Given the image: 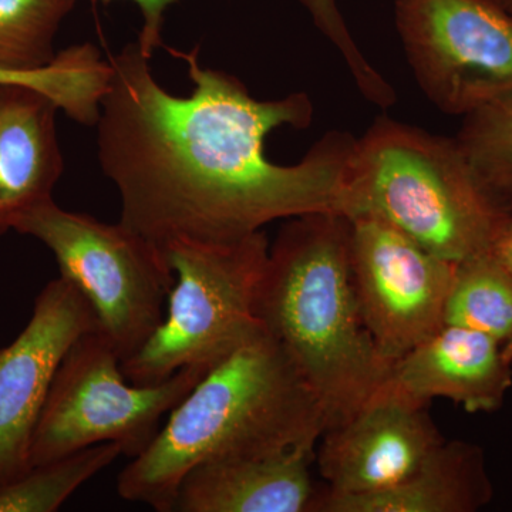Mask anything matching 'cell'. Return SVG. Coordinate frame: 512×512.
Returning <instances> with one entry per match:
<instances>
[{
  "label": "cell",
  "mask_w": 512,
  "mask_h": 512,
  "mask_svg": "<svg viewBox=\"0 0 512 512\" xmlns=\"http://www.w3.org/2000/svg\"><path fill=\"white\" fill-rule=\"evenodd\" d=\"M173 53L188 64L190 96L160 86L137 42L110 60L97 156L119 190L121 224L163 251L177 241H238L316 212L343 215L355 137L329 131L299 163H272L266 137L309 127L311 97L258 100L238 77L202 66L198 49Z\"/></svg>",
  "instance_id": "1"
},
{
  "label": "cell",
  "mask_w": 512,
  "mask_h": 512,
  "mask_svg": "<svg viewBox=\"0 0 512 512\" xmlns=\"http://www.w3.org/2000/svg\"><path fill=\"white\" fill-rule=\"evenodd\" d=\"M325 414L266 330L239 346L171 410L150 446L121 471V498L173 512L181 481L212 461L315 450Z\"/></svg>",
  "instance_id": "2"
},
{
  "label": "cell",
  "mask_w": 512,
  "mask_h": 512,
  "mask_svg": "<svg viewBox=\"0 0 512 512\" xmlns=\"http://www.w3.org/2000/svg\"><path fill=\"white\" fill-rule=\"evenodd\" d=\"M352 222L336 212L289 218L269 247L256 316L284 348L325 414L349 420L390 375L357 302Z\"/></svg>",
  "instance_id": "3"
},
{
  "label": "cell",
  "mask_w": 512,
  "mask_h": 512,
  "mask_svg": "<svg viewBox=\"0 0 512 512\" xmlns=\"http://www.w3.org/2000/svg\"><path fill=\"white\" fill-rule=\"evenodd\" d=\"M343 215L380 218L458 264L493 252L512 205L485 183L457 138L380 117L356 138Z\"/></svg>",
  "instance_id": "4"
},
{
  "label": "cell",
  "mask_w": 512,
  "mask_h": 512,
  "mask_svg": "<svg viewBox=\"0 0 512 512\" xmlns=\"http://www.w3.org/2000/svg\"><path fill=\"white\" fill-rule=\"evenodd\" d=\"M175 281L163 323L121 363L131 383L157 384L187 367L210 370L264 329L256 316L269 242L177 241L163 249Z\"/></svg>",
  "instance_id": "5"
},
{
  "label": "cell",
  "mask_w": 512,
  "mask_h": 512,
  "mask_svg": "<svg viewBox=\"0 0 512 512\" xmlns=\"http://www.w3.org/2000/svg\"><path fill=\"white\" fill-rule=\"evenodd\" d=\"M13 231L39 239L55 255L60 276L92 306L97 330L121 363L138 353L163 323L175 275L164 252L126 225L106 224L43 202Z\"/></svg>",
  "instance_id": "6"
},
{
  "label": "cell",
  "mask_w": 512,
  "mask_h": 512,
  "mask_svg": "<svg viewBox=\"0 0 512 512\" xmlns=\"http://www.w3.org/2000/svg\"><path fill=\"white\" fill-rule=\"evenodd\" d=\"M207 372L191 366L161 383H131L109 340L97 329L83 333L50 386L33 434L32 467L103 443L117 444L124 456H140L161 419Z\"/></svg>",
  "instance_id": "7"
},
{
  "label": "cell",
  "mask_w": 512,
  "mask_h": 512,
  "mask_svg": "<svg viewBox=\"0 0 512 512\" xmlns=\"http://www.w3.org/2000/svg\"><path fill=\"white\" fill-rule=\"evenodd\" d=\"M394 23L437 109L464 119L512 106V16L494 0H396Z\"/></svg>",
  "instance_id": "8"
},
{
  "label": "cell",
  "mask_w": 512,
  "mask_h": 512,
  "mask_svg": "<svg viewBox=\"0 0 512 512\" xmlns=\"http://www.w3.org/2000/svg\"><path fill=\"white\" fill-rule=\"evenodd\" d=\"M357 302L377 349L396 362L444 325L456 264L377 217L349 218Z\"/></svg>",
  "instance_id": "9"
},
{
  "label": "cell",
  "mask_w": 512,
  "mask_h": 512,
  "mask_svg": "<svg viewBox=\"0 0 512 512\" xmlns=\"http://www.w3.org/2000/svg\"><path fill=\"white\" fill-rule=\"evenodd\" d=\"M93 329L92 306L60 276L37 295L18 338L0 349V487L32 468L33 434L57 369L70 346Z\"/></svg>",
  "instance_id": "10"
},
{
  "label": "cell",
  "mask_w": 512,
  "mask_h": 512,
  "mask_svg": "<svg viewBox=\"0 0 512 512\" xmlns=\"http://www.w3.org/2000/svg\"><path fill=\"white\" fill-rule=\"evenodd\" d=\"M319 447L326 493L362 495L400 483L443 443L429 404L417 402L389 380L349 420L325 431Z\"/></svg>",
  "instance_id": "11"
},
{
  "label": "cell",
  "mask_w": 512,
  "mask_h": 512,
  "mask_svg": "<svg viewBox=\"0 0 512 512\" xmlns=\"http://www.w3.org/2000/svg\"><path fill=\"white\" fill-rule=\"evenodd\" d=\"M387 380L420 403L447 399L467 413H493L512 387V365L500 340L443 325L396 360Z\"/></svg>",
  "instance_id": "12"
},
{
  "label": "cell",
  "mask_w": 512,
  "mask_h": 512,
  "mask_svg": "<svg viewBox=\"0 0 512 512\" xmlns=\"http://www.w3.org/2000/svg\"><path fill=\"white\" fill-rule=\"evenodd\" d=\"M315 450L212 461L181 481L173 512H315Z\"/></svg>",
  "instance_id": "13"
},
{
  "label": "cell",
  "mask_w": 512,
  "mask_h": 512,
  "mask_svg": "<svg viewBox=\"0 0 512 512\" xmlns=\"http://www.w3.org/2000/svg\"><path fill=\"white\" fill-rule=\"evenodd\" d=\"M57 110L39 90L0 84V235L25 212L53 200L64 170Z\"/></svg>",
  "instance_id": "14"
},
{
  "label": "cell",
  "mask_w": 512,
  "mask_h": 512,
  "mask_svg": "<svg viewBox=\"0 0 512 512\" xmlns=\"http://www.w3.org/2000/svg\"><path fill=\"white\" fill-rule=\"evenodd\" d=\"M493 497L483 448L470 441L444 440L393 487L362 495L325 491L315 512H476Z\"/></svg>",
  "instance_id": "15"
},
{
  "label": "cell",
  "mask_w": 512,
  "mask_h": 512,
  "mask_svg": "<svg viewBox=\"0 0 512 512\" xmlns=\"http://www.w3.org/2000/svg\"><path fill=\"white\" fill-rule=\"evenodd\" d=\"M111 64L92 43L57 53L53 62L33 70H2L0 84H23L50 97L67 117L97 126L100 104L110 86Z\"/></svg>",
  "instance_id": "16"
},
{
  "label": "cell",
  "mask_w": 512,
  "mask_h": 512,
  "mask_svg": "<svg viewBox=\"0 0 512 512\" xmlns=\"http://www.w3.org/2000/svg\"><path fill=\"white\" fill-rule=\"evenodd\" d=\"M444 325L478 330L503 345L512 338V275L493 252L456 264Z\"/></svg>",
  "instance_id": "17"
},
{
  "label": "cell",
  "mask_w": 512,
  "mask_h": 512,
  "mask_svg": "<svg viewBox=\"0 0 512 512\" xmlns=\"http://www.w3.org/2000/svg\"><path fill=\"white\" fill-rule=\"evenodd\" d=\"M121 454L117 444L103 443L33 466L18 480L0 487V512H55Z\"/></svg>",
  "instance_id": "18"
},
{
  "label": "cell",
  "mask_w": 512,
  "mask_h": 512,
  "mask_svg": "<svg viewBox=\"0 0 512 512\" xmlns=\"http://www.w3.org/2000/svg\"><path fill=\"white\" fill-rule=\"evenodd\" d=\"M74 5L76 0H0V69L53 62L57 32Z\"/></svg>",
  "instance_id": "19"
},
{
  "label": "cell",
  "mask_w": 512,
  "mask_h": 512,
  "mask_svg": "<svg viewBox=\"0 0 512 512\" xmlns=\"http://www.w3.org/2000/svg\"><path fill=\"white\" fill-rule=\"evenodd\" d=\"M456 138L485 183L512 205V106L464 117Z\"/></svg>",
  "instance_id": "20"
},
{
  "label": "cell",
  "mask_w": 512,
  "mask_h": 512,
  "mask_svg": "<svg viewBox=\"0 0 512 512\" xmlns=\"http://www.w3.org/2000/svg\"><path fill=\"white\" fill-rule=\"evenodd\" d=\"M311 16L316 28L338 49L359 92L367 101L389 109L397 100L392 84L363 55L348 28L336 0H296Z\"/></svg>",
  "instance_id": "21"
},
{
  "label": "cell",
  "mask_w": 512,
  "mask_h": 512,
  "mask_svg": "<svg viewBox=\"0 0 512 512\" xmlns=\"http://www.w3.org/2000/svg\"><path fill=\"white\" fill-rule=\"evenodd\" d=\"M110 2V0H104ZM136 3L143 15V28L138 35L137 43L144 55L153 57L154 52L163 46L161 30H163L164 13L168 6L177 0H131Z\"/></svg>",
  "instance_id": "22"
},
{
  "label": "cell",
  "mask_w": 512,
  "mask_h": 512,
  "mask_svg": "<svg viewBox=\"0 0 512 512\" xmlns=\"http://www.w3.org/2000/svg\"><path fill=\"white\" fill-rule=\"evenodd\" d=\"M493 254L504 268L512 275V218L505 227L503 234L498 238Z\"/></svg>",
  "instance_id": "23"
},
{
  "label": "cell",
  "mask_w": 512,
  "mask_h": 512,
  "mask_svg": "<svg viewBox=\"0 0 512 512\" xmlns=\"http://www.w3.org/2000/svg\"><path fill=\"white\" fill-rule=\"evenodd\" d=\"M494 2L512 16V0H494Z\"/></svg>",
  "instance_id": "24"
},
{
  "label": "cell",
  "mask_w": 512,
  "mask_h": 512,
  "mask_svg": "<svg viewBox=\"0 0 512 512\" xmlns=\"http://www.w3.org/2000/svg\"><path fill=\"white\" fill-rule=\"evenodd\" d=\"M504 352L505 356H507V359L510 360L512 365V338L508 340L507 343L504 345Z\"/></svg>",
  "instance_id": "25"
}]
</instances>
